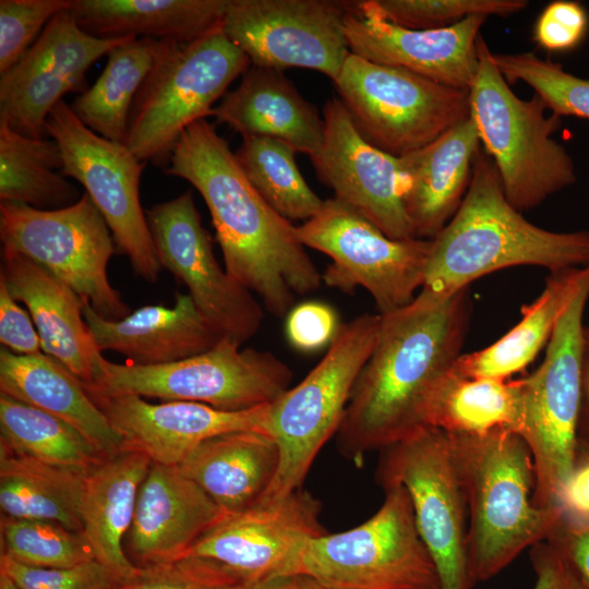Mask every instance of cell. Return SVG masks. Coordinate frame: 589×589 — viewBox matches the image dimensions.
Instances as JSON below:
<instances>
[{
  "label": "cell",
  "mask_w": 589,
  "mask_h": 589,
  "mask_svg": "<svg viewBox=\"0 0 589 589\" xmlns=\"http://www.w3.org/2000/svg\"><path fill=\"white\" fill-rule=\"evenodd\" d=\"M585 267L550 273L541 294L521 306L520 321L488 347L461 353L453 370L465 377L507 380L525 370L548 346L557 322L575 294Z\"/></svg>",
  "instance_id": "1f68e13d"
},
{
  "label": "cell",
  "mask_w": 589,
  "mask_h": 589,
  "mask_svg": "<svg viewBox=\"0 0 589 589\" xmlns=\"http://www.w3.org/2000/svg\"><path fill=\"white\" fill-rule=\"evenodd\" d=\"M165 45L132 37L113 48L101 74L74 98L71 110L96 134L125 144L133 104Z\"/></svg>",
  "instance_id": "e575fe53"
},
{
  "label": "cell",
  "mask_w": 589,
  "mask_h": 589,
  "mask_svg": "<svg viewBox=\"0 0 589 589\" xmlns=\"http://www.w3.org/2000/svg\"><path fill=\"white\" fill-rule=\"evenodd\" d=\"M536 581L532 589H589L570 562L546 541L529 549Z\"/></svg>",
  "instance_id": "c3c4849f"
},
{
  "label": "cell",
  "mask_w": 589,
  "mask_h": 589,
  "mask_svg": "<svg viewBox=\"0 0 589 589\" xmlns=\"http://www.w3.org/2000/svg\"><path fill=\"white\" fill-rule=\"evenodd\" d=\"M1 554L38 568H68L96 561L80 531L46 519L1 516Z\"/></svg>",
  "instance_id": "f35d334b"
},
{
  "label": "cell",
  "mask_w": 589,
  "mask_h": 589,
  "mask_svg": "<svg viewBox=\"0 0 589 589\" xmlns=\"http://www.w3.org/2000/svg\"><path fill=\"white\" fill-rule=\"evenodd\" d=\"M321 503L302 489L225 514L185 555L207 558L240 582L300 573L308 543L324 534ZM184 555V556H185Z\"/></svg>",
  "instance_id": "ac0fdd59"
},
{
  "label": "cell",
  "mask_w": 589,
  "mask_h": 589,
  "mask_svg": "<svg viewBox=\"0 0 589 589\" xmlns=\"http://www.w3.org/2000/svg\"><path fill=\"white\" fill-rule=\"evenodd\" d=\"M46 133L60 147L61 173L83 185L134 273L155 283L161 266L140 202V181L146 163L125 144L89 130L64 100L48 116Z\"/></svg>",
  "instance_id": "9a60e30c"
},
{
  "label": "cell",
  "mask_w": 589,
  "mask_h": 589,
  "mask_svg": "<svg viewBox=\"0 0 589 589\" xmlns=\"http://www.w3.org/2000/svg\"><path fill=\"white\" fill-rule=\"evenodd\" d=\"M0 570L22 589H118L122 585L98 561L68 568H38L20 564L1 554Z\"/></svg>",
  "instance_id": "ee69618b"
},
{
  "label": "cell",
  "mask_w": 589,
  "mask_h": 589,
  "mask_svg": "<svg viewBox=\"0 0 589 589\" xmlns=\"http://www.w3.org/2000/svg\"><path fill=\"white\" fill-rule=\"evenodd\" d=\"M299 240L330 257L323 284L346 294L364 288L380 314L410 303L422 288L432 240H395L336 197L297 227Z\"/></svg>",
  "instance_id": "5bb4252c"
},
{
  "label": "cell",
  "mask_w": 589,
  "mask_h": 589,
  "mask_svg": "<svg viewBox=\"0 0 589 589\" xmlns=\"http://www.w3.org/2000/svg\"><path fill=\"white\" fill-rule=\"evenodd\" d=\"M0 342L3 348L20 356L41 353V340L29 315L11 296L0 279Z\"/></svg>",
  "instance_id": "7dc6e473"
},
{
  "label": "cell",
  "mask_w": 589,
  "mask_h": 589,
  "mask_svg": "<svg viewBox=\"0 0 589 589\" xmlns=\"http://www.w3.org/2000/svg\"><path fill=\"white\" fill-rule=\"evenodd\" d=\"M553 272L589 265V230L552 231L529 221L506 199L497 170L480 148L467 193L432 239L422 290L447 298L478 278L514 266Z\"/></svg>",
  "instance_id": "3957f363"
},
{
  "label": "cell",
  "mask_w": 589,
  "mask_h": 589,
  "mask_svg": "<svg viewBox=\"0 0 589 589\" xmlns=\"http://www.w3.org/2000/svg\"><path fill=\"white\" fill-rule=\"evenodd\" d=\"M83 314L103 352L112 350L142 366L177 362L212 349L221 338L189 293H176L175 305H145L123 318L99 315L84 301Z\"/></svg>",
  "instance_id": "d4e9b609"
},
{
  "label": "cell",
  "mask_w": 589,
  "mask_h": 589,
  "mask_svg": "<svg viewBox=\"0 0 589 589\" xmlns=\"http://www.w3.org/2000/svg\"><path fill=\"white\" fill-rule=\"evenodd\" d=\"M545 541L558 550L589 585V521L576 522L562 516Z\"/></svg>",
  "instance_id": "681fc988"
},
{
  "label": "cell",
  "mask_w": 589,
  "mask_h": 589,
  "mask_svg": "<svg viewBox=\"0 0 589 589\" xmlns=\"http://www.w3.org/2000/svg\"><path fill=\"white\" fill-rule=\"evenodd\" d=\"M225 513L177 466L152 461L124 551L137 567L183 557Z\"/></svg>",
  "instance_id": "603a6c76"
},
{
  "label": "cell",
  "mask_w": 589,
  "mask_h": 589,
  "mask_svg": "<svg viewBox=\"0 0 589 589\" xmlns=\"http://www.w3.org/2000/svg\"><path fill=\"white\" fill-rule=\"evenodd\" d=\"M588 298L589 265L557 322L541 365L521 377L518 435L532 455L533 503L539 507H561L563 489L576 465L581 338Z\"/></svg>",
  "instance_id": "ba28073f"
},
{
  "label": "cell",
  "mask_w": 589,
  "mask_h": 589,
  "mask_svg": "<svg viewBox=\"0 0 589 589\" xmlns=\"http://www.w3.org/2000/svg\"><path fill=\"white\" fill-rule=\"evenodd\" d=\"M88 471L48 464L0 445L1 516L53 520L82 532L80 498Z\"/></svg>",
  "instance_id": "d6a6232c"
},
{
  "label": "cell",
  "mask_w": 589,
  "mask_h": 589,
  "mask_svg": "<svg viewBox=\"0 0 589 589\" xmlns=\"http://www.w3.org/2000/svg\"><path fill=\"white\" fill-rule=\"evenodd\" d=\"M588 28L589 15L582 4L556 0L549 3L538 16L533 40L549 51H567L582 43Z\"/></svg>",
  "instance_id": "f6af8a7d"
},
{
  "label": "cell",
  "mask_w": 589,
  "mask_h": 589,
  "mask_svg": "<svg viewBox=\"0 0 589 589\" xmlns=\"http://www.w3.org/2000/svg\"><path fill=\"white\" fill-rule=\"evenodd\" d=\"M164 172L192 184L203 197L225 269L283 318L296 296L316 291L322 274L297 235L245 177L228 142L206 119L178 140Z\"/></svg>",
  "instance_id": "7a4b0ae2"
},
{
  "label": "cell",
  "mask_w": 589,
  "mask_h": 589,
  "mask_svg": "<svg viewBox=\"0 0 589 589\" xmlns=\"http://www.w3.org/2000/svg\"><path fill=\"white\" fill-rule=\"evenodd\" d=\"M0 239L3 250L47 269L103 317L120 320L131 313L108 279L115 240L87 193L58 209L1 202Z\"/></svg>",
  "instance_id": "4fadbf2b"
},
{
  "label": "cell",
  "mask_w": 589,
  "mask_h": 589,
  "mask_svg": "<svg viewBox=\"0 0 589 589\" xmlns=\"http://www.w3.org/2000/svg\"><path fill=\"white\" fill-rule=\"evenodd\" d=\"M0 589H22L5 573L0 570Z\"/></svg>",
  "instance_id": "db71d44e"
},
{
  "label": "cell",
  "mask_w": 589,
  "mask_h": 589,
  "mask_svg": "<svg viewBox=\"0 0 589 589\" xmlns=\"http://www.w3.org/2000/svg\"><path fill=\"white\" fill-rule=\"evenodd\" d=\"M240 581L216 563L185 555L181 558L139 567L133 578L118 589H233Z\"/></svg>",
  "instance_id": "7bdbcfd3"
},
{
  "label": "cell",
  "mask_w": 589,
  "mask_h": 589,
  "mask_svg": "<svg viewBox=\"0 0 589 589\" xmlns=\"http://www.w3.org/2000/svg\"><path fill=\"white\" fill-rule=\"evenodd\" d=\"M563 517L576 521H589V456L577 454L575 468L562 495Z\"/></svg>",
  "instance_id": "f907efd6"
},
{
  "label": "cell",
  "mask_w": 589,
  "mask_h": 589,
  "mask_svg": "<svg viewBox=\"0 0 589 589\" xmlns=\"http://www.w3.org/2000/svg\"><path fill=\"white\" fill-rule=\"evenodd\" d=\"M228 0H71L70 14L98 38L189 44L223 31Z\"/></svg>",
  "instance_id": "4dcf8cb0"
},
{
  "label": "cell",
  "mask_w": 589,
  "mask_h": 589,
  "mask_svg": "<svg viewBox=\"0 0 589 589\" xmlns=\"http://www.w3.org/2000/svg\"><path fill=\"white\" fill-rule=\"evenodd\" d=\"M0 445L35 459L91 470L105 457L68 422L0 394Z\"/></svg>",
  "instance_id": "8d00e7d4"
},
{
  "label": "cell",
  "mask_w": 589,
  "mask_h": 589,
  "mask_svg": "<svg viewBox=\"0 0 589 589\" xmlns=\"http://www.w3.org/2000/svg\"><path fill=\"white\" fill-rule=\"evenodd\" d=\"M146 219L161 267L188 288L211 325L238 345L261 328L263 311L252 292L223 269L191 191L156 204Z\"/></svg>",
  "instance_id": "e0dca14e"
},
{
  "label": "cell",
  "mask_w": 589,
  "mask_h": 589,
  "mask_svg": "<svg viewBox=\"0 0 589 589\" xmlns=\"http://www.w3.org/2000/svg\"><path fill=\"white\" fill-rule=\"evenodd\" d=\"M349 1L228 0L223 32L254 67L317 71L333 83L350 53Z\"/></svg>",
  "instance_id": "2e32d148"
},
{
  "label": "cell",
  "mask_w": 589,
  "mask_h": 589,
  "mask_svg": "<svg viewBox=\"0 0 589 589\" xmlns=\"http://www.w3.org/2000/svg\"><path fill=\"white\" fill-rule=\"evenodd\" d=\"M492 60L510 85L525 83L548 109L558 116L589 119V80L565 71L562 64L533 52L494 53Z\"/></svg>",
  "instance_id": "ab89813d"
},
{
  "label": "cell",
  "mask_w": 589,
  "mask_h": 589,
  "mask_svg": "<svg viewBox=\"0 0 589 589\" xmlns=\"http://www.w3.org/2000/svg\"><path fill=\"white\" fill-rule=\"evenodd\" d=\"M468 502V562L474 585L497 576L526 549L545 541L562 507L533 503L531 452L515 432L454 435Z\"/></svg>",
  "instance_id": "277c9868"
},
{
  "label": "cell",
  "mask_w": 589,
  "mask_h": 589,
  "mask_svg": "<svg viewBox=\"0 0 589 589\" xmlns=\"http://www.w3.org/2000/svg\"><path fill=\"white\" fill-rule=\"evenodd\" d=\"M380 323V314H362L341 324L322 360L269 405L266 433L278 446L280 462L259 501L302 489L316 455L341 424L354 383L374 349Z\"/></svg>",
  "instance_id": "8992f818"
},
{
  "label": "cell",
  "mask_w": 589,
  "mask_h": 589,
  "mask_svg": "<svg viewBox=\"0 0 589 589\" xmlns=\"http://www.w3.org/2000/svg\"><path fill=\"white\" fill-rule=\"evenodd\" d=\"M233 589H323L312 577L297 573L254 582H240Z\"/></svg>",
  "instance_id": "f5cc1de1"
},
{
  "label": "cell",
  "mask_w": 589,
  "mask_h": 589,
  "mask_svg": "<svg viewBox=\"0 0 589 589\" xmlns=\"http://www.w3.org/2000/svg\"><path fill=\"white\" fill-rule=\"evenodd\" d=\"M88 395L123 437L125 448L163 465L178 466L195 446L219 434L266 433L269 405L226 411L193 401L153 404L135 395Z\"/></svg>",
  "instance_id": "7402d4cb"
},
{
  "label": "cell",
  "mask_w": 589,
  "mask_h": 589,
  "mask_svg": "<svg viewBox=\"0 0 589 589\" xmlns=\"http://www.w3.org/2000/svg\"><path fill=\"white\" fill-rule=\"evenodd\" d=\"M383 490L384 501L368 520L312 539L302 555L300 573L323 589H441L408 493L400 485Z\"/></svg>",
  "instance_id": "8fae6325"
},
{
  "label": "cell",
  "mask_w": 589,
  "mask_h": 589,
  "mask_svg": "<svg viewBox=\"0 0 589 589\" xmlns=\"http://www.w3.org/2000/svg\"><path fill=\"white\" fill-rule=\"evenodd\" d=\"M0 279L26 305L44 353L63 364L84 386L93 385L105 358L85 322L80 296L32 260L3 249Z\"/></svg>",
  "instance_id": "cb8c5ba5"
},
{
  "label": "cell",
  "mask_w": 589,
  "mask_h": 589,
  "mask_svg": "<svg viewBox=\"0 0 589 589\" xmlns=\"http://www.w3.org/2000/svg\"><path fill=\"white\" fill-rule=\"evenodd\" d=\"M130 38L95 37L69 10L60 12L23 57L0 74V120L23 135L47 137V118L63 96L85 92L91 65Z\"/></svg>",
  "instance_id": "d6986e66"
},
{
  "label": "cell",
  "mask_w": 589,
  "mask_h": 589,
  "mask_svg": "<svg viewBox=\"0 0 589 589\" xmlns=\"http://www.w3.org/2000/svg\"><path fill=\"white\" fill-rule=\"evenodd\" d=\"M280 454L261 431H236L207 438L177 466L225 513L254 505L273 483Z\"/></svg>",
  "instance_id": "f1b7e54d"
},
{
  "label": "cell",
  "mask_w": 589,
  "mask_h": 589,
  "mask_svg": "<svg viewBox=\"0 0 589 589\" xmlns=\"http://www.w3.org/2000/svg\"><path fill=\"white\" fill-rule=\"evenodd\" d=\"M468 289L447 298L421 289L407 305L378 313L374 349L336 433L342 455L360 459L426 426L430 397L461 354L471 313Z\"/></svg>",
  "instance_id": "6da1fadb"
},
{
  "label": "cell",
  "mask_w": 589,
  "mask_h": 589,
  "mask_svg": "<svg viewBox=\"0 0 589 589\" xmlns=\"http://www.w3.org/2000/svg\"><path fill=\"white\" fill-rule=\"evenodd\" d=\"M478 55L468 91L470 118L507 201L521 213L530 211L577 180L570 155L553 139L562 118L546 115L548 107L538 95L522 99L512 91L482 36Z\"/></svg>",
  "instance_id": "5b68a950"
},
{
  "label": "cell",
  "mask_w": 589,
  "mask_h": 589,
  "mask_svg": "<svg viewBox=\"0 0 589 589\" xmlns=\"http://www.w3.org/2000/svg\"><path fill=\"white\" fill-rule=\"evenodd\" d=\"M359 5L376 17L410 29H436L472 15L510 16L524 11L527 0H363Z\"/></svg>",
  "instance_id": "60d3db41"
},
{
  "label": "cell",
  "mask_w": 589,
  "mask_h": 589,
  "mask_svg": "<svg viewBox=\"0 0 589 589\" xmlns=\"http://www.w3.org/2000/svg\"><path fill=\"white\" fill-rule=\"evenodd\" d=\"M577 454H584L589 456V443L578 441Z\"/></svg>",
  "instance_id": "11a10c76"
},
{
  "label": "cell",
  "mask_w": 589,
  "mask_h": 589,
  "mask_svg": "<svg viewBox=\"0 0 589 589\" xmlns=\"http://www.w3.org/2000/svg\"><path fill=\"white\" fill-rule=\"evenodd\" d=\"M341 324L335 310L320 301H306L286 316V336L302 352H313L330 345Z\"/></svg>",
  "instance_id": "bcb514c9"
},
{
  "label": "cell",
  "mask_w": 589,
  "mask_h": 589,
  "mask_svg": "<svg viewBox=\"0 0 589 589\" xmlns=\"http://www.w3.org/2000/svg\"><path fill=\"white\" fill-rule=\"evenodd\" d=\"M380 452L376 481L382 489L400 485L408 493L441 589H472L467 492L452 435L424 426Z\"/></svg>",
  "instance_id": "30bf717a"
},
{
  "label": "cell",
  "mask_w": 589,
  "mask_h": 589,
  "mask_svg": "<svg viewBox=\"0 0 589 589\" xmlns=\"http://www.w3.org/2000/svg\"><path fill=\"white\" fill-rule=\"evenodd\" d=\"M323 119V144L310 157L318 180L387 237L417 238L404 205L400 158L370 144L338 97L325 103Z\"/></svg>",
  "instance_id": "ffe728a7"
},
{
  "label": "cell",
  "mask_w": 589,
  "mask_h": 589,
  "mask_svg": "<svg viewBox=\"0 0 589 589\" xmlns=\"http://www.w3.org/2000/svg\"><path fill=\"white\" fill-rule=\"evenodd\" d=\"M578 441L589 443V325L584 326L581 338Z\"/></svg>",
  "instance_id": "816d5d0a"
},
{
  "label": "cell",
  "mask_w": 589,
  "mask_h": 589,
  "mask_svg": "<svg viewBox=\"0 0 589 589\" xmlns=\"http://www.w3.org/2000/svg\"><path fill=\"white\" fill-rule=\"evenodd\" d=\"M63 159L52 139L23 135L0 120V200L38 209L74 204L77 189L62 173Z\"/></svg>",
  "instance_id": "d590c367"
},
{
  "label": "cell",
  "mask_w": 589,
  "mask_h": 589,
  "mask_svg": "<svg viewBox=\"0 0 589 589\" xmlns=\"http://www.w3.org/2000/svg\"><path fill=\"white\" fill-rule=\"evenodd\" d=\"M70 5L71 0H1L0 74L11 69L48 23Z\"/></svg>",
  "instance_id": "b9f144b4"
},
{
  "label": "cell",
  "mask_w": 589,
  "mask_h": 589,
  "mask_svg": "<svg viewBox=\"0 0 589 589\" xmlns=\"http://www.w3.org/2000/svg\"><path fill=\"white\" fill-rule=\"evenodd\" d=\"M0 394L68 422L105 457H111L124 447L123 437L82 382L46 353L20 356L1 347Z\"/></svg>",
  "instance_id": "f546056e"
},
{
  "label": "cell",
  "mask_w": 589,
  "mask_h": 589,
  "mask_svg": "<svg viewBox=\"0 0 589 589\" xmlns=\"http://www.w3.org/2000/svg\"><path fill=\"white\" fill-rule=\"evenodd\" d=\"M480 140L471 118L400 157L402 200L416 237L432 240L458 211Z\"/></svg>",
  "instance_id": "484cf974"
},
{
  "label": "cell",
  "mask_w": 589,
  "mask_h": 589,
  "mask_svg": "<svg viewBox=\"0 0 589 589\" xmlns=\"http://www.w3.org/2000/svg\"><path fill=\"white\" fill-rule=\"evenodd\" d=\"M151 465L146 454L123 447L87 472L81 493L82 533L96 561L121 584L139 570L124 551V540L134 517L140 486Z\"/></svg>",
  "instance_id": "83f0119b"
},
{
  "label": "cell",
  "mask_w": 589,
  "mask_h": 589,
  "mask_svg": "<svg viewBox=\"0 0 589 589\" xmlns=\"http://www.w3.org/2000/svg\"><path fill=\"white\" fill-rule=\"evenodd\" d=\"M521 423V377H465L452 369L433 390L426 426L454 435H484L505 429L518 434Z\"/></svg>",
  "instance_id": "836d02e7"
},
{
  "label": "cell",
  "mask_w": 589,
  "mask_h": 589,
  "mask_svg": "<svg viewBox=\"0 0 589 589\" xmlns=\"http://www.w3.org/2000/svg\"><path fill=\"white\" fill-rule=\"evenodd\" d=\"M486 19L472 15L444 28L410 29L376 17L358 1H349L344 25L351 53L469 91L479 64L480 29Z\"/></svg>",
  "instance_id": "44dd1931"
},
{
  "label": "cell",
  "mask_w": 589,
  "mask_h": 589,
  "mask_svg": "<svg viewBox=\"0 0 589 589\" xmlns=\"http://www.w3.org/2000/svg\"><path fill=\"white\" fill-rule=\"evenodd\" d=\"M283 72L250 65L213 117L242 137L276 139L312 157L323 144L324 119Z\"/></svg>",
  "instance_id": "4316f807"
},
{
  "label": "cell",
  "mask_w": 589,
  "mask_h": 589,
  "mask_svg": "<svg viewBox=\"0 0 589 589\" xmlns=\"http://www.w3.org/2000/svg\"><path fill=\"white\" fill-rule=\"evenodd\" d=\"M296 153L276 139L245 136L235 154L250 183L272 208L289 221H306L320 212L324 200L304 180Z\"/></svg>",
  "instance_id": "74e56055"
},
{
  "label": "cell",
  "mask_w": 589,
  "mask_h": 589,
  "mask_svg": "<svg viewBox=\"0 0 589 589\" xmlns=\"http://www.w3.org/2000/svg\"><path fill=\"white\" fill-rule=\"evenodd\" d=\"M338 98L373 146L404 157L470 118L469 92L349 53L334 82Z\"/></svg>",
  "instance_id": "7c38bea8"
},
{
  "label": "cell",
  "mask_w": 589,
  "mask_h": 589,
  "mask_svg": "<svg viewBox=\"0 0 589 589\" xmlns=\"http://www.w3.org/2000/svg\"><path fill=\"white\" fill-rule=\"evenodd\" d=\"M250 67L223 31L166 45L133 104L125 145L142 161L166 166L182 133L213 116L214 104Z\"/></svg>",
  "instance_id": "52a82bcc"
},
{
  "label": "cell",
  "mask_w": 589,
  "mask_h": 589,
  "mask_svg": "<svg viewBox=\"0 0 589 589\" xmlns=\"http://www.w3.org/2000/svg\"><path fill=\"white\" fill-rule=\"evenodd\" d=\"M291 369L269 351L221 338L212 349L164 365L104 360L88 394L204 404L226 411L271 405L290 388Z\"/></svg>",
  "instance_id": "9c48e42d"
}]
</instances>
